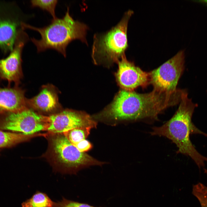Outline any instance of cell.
<instances>
[{
	"label": "cell",
	"mask_w": 207,
	"mask_h": 207,
	"mask_svg": "<svg viewBox=\"0 0 207 207\" xmlns=\"http://www.w3.org/2000/svg\"><path fill=\"white\" fill-rule=\"evenodd\" d=\"M204 172L207 175V169L204 168Z\"/></svg>",
	"instance_id": "obj_21"
},
{
	"label": "cell",
	"mask_w": 207,
	"mask_h": 207,
	"mask_svg": "<svg viewBox=\"0 0 207 207\" xmlns=\"http://www.w3.org/2000/svg\"><path fill=\"white\" fill-rule=\"evenodd\" d=\"M133 13L125 12L120 21L108 32L94 35L91 57L97 65L109 68L125 55L128 47L127 29L129 20Z\"/></svg>",
	"instance_id": "obj_3"
},
{
	"label": "cell",
	"mask_w": 207,
	"mask_h": 207,
	"mask_svg": "<svg viewBox=\"0 0 207 207\" xmlns=\"http://www.w3.org/2000/svg\"><path fill=\"white\" fill-rule=\"evenodd\" d=\"M56 204L46 194L38 191L23 202L22 207H55Z\"/></svg>",
	"instance_id": "obj_15"
},
{
	"label": "cell",
	"mask_w": 207,
	"mask_h": 207,
	"mask_svg": "<svg viewBox=\"0 0 207 207\" xmlns=\"http://www.w3.org/2000/svg\"><path fill=\"white\" fill-rule=\"evenodd\" d=\"M49 133L47 135L49 144L46 156L57 168L72 172L86 166L104 164L85 153L80 152L63 133Z\"/></svg>",
	"instance_id": "obj_4"
},
{
	"label": "cell",
	"mask_w": 207,
	"mask_h": 207,
	"mask_svg": "<svg viewBox=\"0 0 207 207\" xmlns=\"http://www.w3.org/2000/svg\"><path fill=\"white\" fill-rule=\"evenodd\" d=\"M74 146L80 152H82L89 150L92 147L91 143L86 139L81 141Z\"/></svg>",
	"instance_id": "obj_20"
},
{
	"label": "cell",
	"mask_w": 207,
	"mask_h": 207,
	"mask_svg": "<svg viewBox=\"0 0 207 207\" xmlns=\"http://www.w3.org/2000/svg\"><path fill=\"white\" fill-rule=\"evenodd\" d=\"M197 104L188 97L186 90H183L179 106L172 117L160 126L153 127L150 133L152 135L165 137L171 140L178 148L177 153L190 157L200 169L205 166L207 157L197 150L190 139L191 134H200L207 137V133L197 128L192 121V117Z\"/></svg>",
	"instance_id": "obj_1"
},
{
	"label": "cell",
	"mask_w": 207,
	"mask_h": 207,
	"mask_svg": "<svg viewBox=\"0 0 207 207\" xmlns=\"http://www.w3.org/2000/svg\"><path fill=\"white\" fill-rule=\"evenodd\" d=\"M39 136L38 134L26 135L0 130V150L12 147L30 138Z\"/></svg>",
	"instance_id": "obj_14"
},
{
	"label": "cell",
	"mask_w": 207,
	"mask_h": 207,
	"mask_svg": "<svg viewBox=\"0 0 207 207\" xmlns=\"http://www.w3.org/2000/svg\"><path fill=\"white\" fill-rule=\"evenodd\" d=\"M91 117L96 121H140L139 104L136 92L120 90L110 103Z\"/></svg>",
	"instance_id": "obj_5"
},
{
	"label": "cell",
	"mask_w": 207,
	"mask_h": 207,
	"mask_svg": "<svg viewBox=\"0 0 207 207\" xmlns=\"http://www.w3.org/2000/svg\"><path fill=\"white\" fill-rule=\"evenodd\" d=\"M57 207H94L88 204L70 201L64 199L57 203Z\"/></svg>",
	"instance_id": "obj_19"
},
{
	"label": "cell",
	"mask_w": 207,
	"mask_h": 207,
	"mask_svg": "<svg viewBox=\"0 0 207 207\" xmlns=\"http://www.w3.org/2000/svg\"><path fill=\"white\" fill-rule=\"evenodd\" d=\"M192 193L198 199L201 207H207V187L200 183L194 185Z\"/></svg>",
	"instance_id": "obj_18"
},
{
	"label": "cell",
	"mask_w": 207,
	"mask_h": 207,
	"mask_svg": "<svg viewBox=\"0 0 207 207\" xmlns=\"http://www.w3.org/2000/svg\"><path fill=\"white\" fill-rule=\"evenodd\" d=\"M117 64L118 69L115 74L117 83L122 89L133 91L139 87H146L150 84L149 73L129 61L125 55Z\"/></svg>",
	"instance_id": "obj_11"
},
{
	"label": "cell",
	"mask_w": 207,
	"mask_h": 207,
	"mask_svg": "<svg viewBox=\"0 0 207 207\" xmlns=\"http://www.w3.org/2000/svg\"><path fill=\"white\" fill-rule=\"evenodd\" d=\"M185 53L179 51L157 68L149 72L150 84L154 89L168 93L176 91L178 81L184 70Z\"/></svg>",
	"instance_id": "obj_7"
},
{
	"label": "cell",
	"mask_w": 207,
	"mask_h": 207,
	"mask_svg": "<svg viewBox=\"0 0 207 207\" xmlns=\"http://www.w3.org/2000/svg\"><path fill=\"white\" fill-rule=\"evenodd\" d=\"M24 30H20L13 49L9 55L0 59V79L7 81L9 85L14 82L15 85H18L23 77L22 54L23 47L29 39Z\"/></svg>",
	"instance_id": "obj_9"
},
{
	"label": "cell",
	"mask_w": 207,
	"mask_h": 207,
	"mask_svg": "<svg viewBox=\"0 0 207 207\" xmlns=\"http://www.w3.org/2000/svg\"><path fill=\"white\" fill-rule=\"evenodd\" d=\"M28 106L40 112H53L60 108L57 95L53 87L44 86L36 96L27 99Z\"/></svg>",
	"instance_id": "obj_13"
},
{
	"label": "cell",
	"mask_w": 207,
	"mask_h": 207,
	"mask_svg": "<svg viewBox=\"0 0 207 207\" xmlns=\"http://www.w3.org/2000/svg\"><path fill=\"white\" fill-rule=\"evenodd\" d=\"M48 117L50 133H62L81 127H96L97 122L83 111L66 110Z\"/></svg>",
	"instance_id": "obj_10"
},
{
	"label": "cell",
	"mask_w": 207,
	"mask_h": 207,
	"mask_svg": "<svg viewBox=\"0 0 207 207\" xmlns=\"http://www.w3.org/2000/svg\"><path fill=\"white\" fill-rule=\"evenodd\" d=\"M25 92V90L18 85L11 87L8 85L1 87L0 85V114L28 107Z\"/></svg>",
	"instance_id": "obj_12"
},
{
	"label": "cell",
	"mask_w": 207,
	"mask_h": 207,
	"mask_svg": "<svg viewBox=\"0 0 207 207\" xmlns=\"http://www.w3.org/2000/svg\"><path fill=\"white\" fill-rule=\"evenodd\" d=\"M20 14L14 2L0 1V49L5 55L12 51L22 28Z\"/></svg>",
	"instance_id": "obj_8"
},
{
	"label": "cell",
	"mask_w": 207,
	"mask_h": 207,
	"mask_svg": "<svg viewBox=\"0 0 207 207\" xmlns=\"http://www.w3.org/2000/svg\"><path fill=\"white\" fill-rule=\"evenodd\" d=\"M90 127L76 128L63 133L70 142L73 145L85 139L90 134Z\"/></svg>",
	"instance_id": "obj_16"
},
{
	"label": "cell",
	"mask_w": 207,
	"mask_h": 207,
	"mask_svg": "<svg viewBox=\"0 0 207 207\" xmlns=\"http://www.w3.org/2000/svg\"><path fill=\"white\" fill-rule=\"evenodd\" d=\"M22 26L24 29L32 30L40 34L41 38L39 40L31 38L38 52L52 49L65 57L67 47L72 41L79 39L87 44L86 39L87 26L74 20L70 14L68 7L63 17L53 19L51 23L47 26L39 28L23 22Z\"/></svg>",
	"instance_id": "obj_2"
},
{
	"label": "cell",
	"mask_w": 207,
	"mask_h": 207,
	"mask_svg": "<svg viewBox=\"0 0 207 207\" xmlns=\"http://www.w3.org/2000/svg\"><path fill=\"white\" fill-rule=\"evenodd\" d=\"M48 126V116L40 114L28 107L0 114V130L32 135L47 131Z\"/></svg>",
	"instance_id": "obj_6"
},
{
	"label": "cell",
	"mask_w": 207,
	"mask_h": 207,
	"mask_svg": "<svg viewBox=\"0 0 207 207\" xmlns=\"http://www.w3.org/2000/svg\"><path fill=\"white\" fill-rule=\"evenodd\" d=\"M32 7H39L49 12L52 16L53 19L57 18L55 9L58 1L56 0H34L30 1Z\"/></svg>",
	"instance_id": "obj_17"
}]
</instances>
